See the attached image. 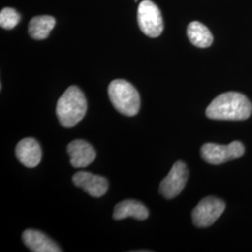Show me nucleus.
Segmentation results:
<instances>
[{
    "instance_id": "f257e3e1",
    "label": "nucleus",
    "mask_w": 252,
    "mask_h": 252,
    "mask_svg": "<svg viewBox=\"0 0 252 252\" xmlns=\"http://www.w3.org/2000/svg\"><path fill=\"white\" fill-rule=\"evenodd\" d=\"M252 103L246 95L236 92L220 94L207 107V118L220 121H243L252 115Z\"/></svg>"
},
{
    "instance_id": "f03ea898",
    "label": "nucleus",
    "mask_w": 252,
    "mask_h": 252,
    "mask_svg": "<svg viewBox=\"0 0 252 252\" xmlns=\"http://www.w3.org/2000/svg\"><path fill=\"white\" fill-rule=\"evenodd\" d=\"M87 111L84 94L77 86H70L57 102L56 114L61 126L71 128L79 124Z\"/></svg>"
},
{
    "instance_id": "7ed1b4c3",
    "label": "nucleus",
    "mask_w": 252,
    "mask_h": 252,
    "mask_svg": "<svg viewBox=\"0 0 252 252\" xmlns=\"http://www.w3.org/2000/svg\"><path fill=\"white\" fill-rule=\"evenodd\" d=\"M108 96L113 107L128 117L135 116L140 109V96L137 90L128 81L115 80L108 86Z\"/></svg>"
},
{
    "instance_id": "20e7f679",
    "label": "nucleus",
    "mask_w": 252,
    "mask_h": 252,
    "mask_svg": "<svg viewBox=\"0 0 252 252\" xmlns=\"http://www.w3.org/2000/svg\"><path fill=\"white\" fill-rule=\"evenodd\" d=\"M244 153L245 147L240 141H234L228 145L206 143L201 148V156L204 161L215 165L237 159Z\"/></svg>"
},
{
    "instance_id": "39448f33",
    "label": "nucleus",
    "mask_w": 252,
    "mask_h": 252,
    "mask_svg": "<svg viewBox=\"0 0 252 252\" xmlns=\"http://www.w3.org/2000/svg\"><path fill=\"white\" fill-rule=\"evenodd\" d=\"M137 22L146 36L157 37L163 30L162 14L152 0H143L137 9Z\"/></svg>"
},
{
    "instance_id": "423d86ee",
    "label": "nucleus",
    "mask_w": 252,
    "mask_h": 252,
    "mask_svg": "<svg viewBox=\"0 0 252 252\" xmlns=\"http://www.w3.org/2000/svg\"><path fill=\"white\" fill-rule=\"evenodd\" d=\"M225 209V203L214 196L201 200L191 213L193 224L199 228L212 225L221 216Z\"/></svg>"
},
{
    "instance_id": "0eeeda50",
    "label": "nucleus",
    "mask_w": 252,
    "mask_h": 252,
    "mask_svg": "<svg viewBox=\"0 0 252 252\" xmlns=\"http://www.w3.org/2000/svg\"><path fill=\"white\" fill-rule=\"evenodd\" d=\"M188 177L189 171L186 164L181 161L175 162L160 184V193L164 198H175L184 189Z\"/></svg>"
},
{
    "instance_id": "6e6552de",
    "label": "nucleus",
    "mask_w": 252,
    "mask_h": 252,
    "mask_svg": "<svg viewBox=\"0 0 252 252\" xmlns=\"http://www.w3.org/2000/svg\"><path fill=\"white\" fill-rule=\"evenodd\" d=\"M72 180L77 187L81 188L93 197H101L108 191V180L98 175L89 172H78L73 176Z\"/></svg>"
},
{
    "instance_id": "1a4fd4ad",
    "label": "nucleus",
    "mask_w": 252,
    "mask_h": 252,
    "mask_svg": "<svg viewBox=\"0 0 252 252\" xmlns=\"http://www.w3.org/2000/svg\"><path fill=\"white\" fill-rule=\"evenodd\" d=\"M67 153L70 157V163L75 168H84L94 161L96 153L88 142L77 139L67 146Z\"/></svg>"
},
{
    "instance_id": "9d476101",
    "label": "nucleus",
    "mask_w": 252,
    "mask_h": 252,
    "mask_svg": "<svg viewBox=\"0 0 252 252\" xmlns=\"http://www.w3.org/2000/svg\"><path fill=\"white\" fill-rule=\"evenodd\" d=\"M16 156L25 166L34 168L41 161V148L36 139L27 137L22 139L16 146Z\"/></svg>"
},
{
    "instance_id": "9b49d317",
    "label": "nucleus",
    "mask_w": 252,
    "mask_h": 252,
    "mask_svg": "<svg viewBox=\"0 0 252 252\" xmlns=\"http://www.w3.org/2000/svg\"><path fill=\"white\" fill-rule=\"evenodd\" d=\"M23 241L27 248L33 252H60L59 246L49 238L45 234L29 229L24 232Z\"/></svg>"
},
{
    "instance_id": "f8f14e48",
    "label": "nucleus",
    "mask_w": 252,
    "mask_h": 252,
    "mask_svg": "<svg viewBox=\"0 0 252 252\" xmlns=\"http://www.w3.org/2000/svg\"><path fill=\"white\" fill-rule=\"evenodd\" d=\"M128 217H132L138 220H144L149 217V210L138 201L125 200L114 207L113 219L120 220Z\"/></svg>"
},
{
    "instance_id": "ddd939ff",
    "label": "nucleus",
    "mask_w": 252,
    "mask_h": 252,
    "mask_svg": "<svg viewBox=\"0 0 252 252\" xmlns=\"http://www.w3.org/2000/svg\"><path fill=\"white\" fill-rule=\"evenodd\" d=\"M56 21L53 16L40 15L31 19L28 26V33L30 36L36 40L47 38L54 29Z\"/></svg>"
},
{
    "instance_id": "4468645a",
    "label": "nucleus",
    "mask_w": 252,
    "mask_h": 252,
    "mask_svg": "<svg viewBox=\"0 0 252 252\" xmlns=\"http://www.w3.org/2000/svg\"><path fill=\"white\" fill-rule=\"evenodd\" d=\"M187 36L191 44L198 48H207L213 43V36L209 29L197 21L189 23Z\"/></svg>"
},
{
    "instance_id": "2eb2a0df",
    "label": "nucleus",
    "mask_w": 252,
    "mask_h": 252,
    "mask_svg": "<svg viewBox=\"0 0 252 252\" xmlns=\"http://www.w3.org/2000/svg\"><path fill=\"white\" fill-rule=\"evenodd\" d=\"M21 20L18 12L12 8H4L0 12V27L10 30L16 27Z\"/></svg>"
}]
</instances>
